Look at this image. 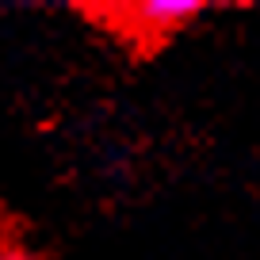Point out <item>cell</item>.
<instances>
[{
	"label": "cell",
	"mask_w": 260,
	"mask_h": 260,
	"mask_svg": "<svg viewBox=\"0 0 260 260\" xmlns=\"http://www.w3.org/2000/svg\"><path fill=\"white\" fill-rule=\"evenodd\" d=\"M0 260H39V256H31L27 249H19L12 241H0Z\"/></svg>",
	"instance_id": "7a4b0ae2"
},
{
	"label": "cell",
	"mask_w": 260,
	"mask_h": 260,
	"mask_svg": "<svg viewBox=\"0 0 260 260\" xmlns=\"http://www.w3.org/2000/svg\"><path fill=\"white\" fill-rule=\"evenodd\" d=\"M199 12H203L199 0H142V4L119 8V19H122V27H130L134 35L161 39V35L180 31L184 23H191Z\"/></svg>",
	"instance_id": "6da1fadb"
}]
</instances>
